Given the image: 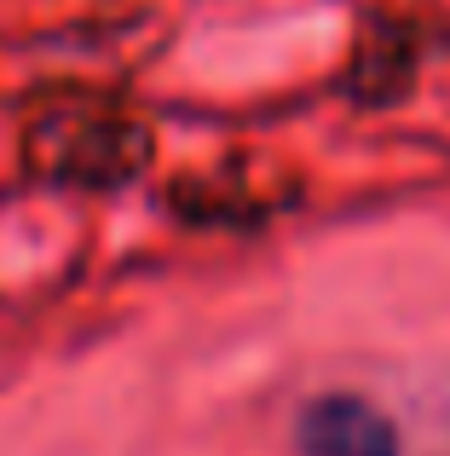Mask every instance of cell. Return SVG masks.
Wrapping results in <instances>:
<instances>
[{"label":"cell","mask_w":450,"mask_h":456,"mask_svg":"<svg viewBox=\"0 0 450 456\" xmlns=\"http://www.w3.org/2000/svg\"><path fill=\"white\" fill-rule=\"evenodd\" d=\"M294 451L301 456H405V434L375 399L352 387H329L294 411Z\"/></svg>","instance_id":"3"},{"label":"cell","mask_w":450,"mask_h":456,"mask_svg":"<svg viewBox=\"0 0 450 456\" xmlns=\"http://www.w3.org/2000/svg\"><path fill=\"white\" fill-rule=\"evenodd\" d=\"M422 58H428L422 23L405 18V12L370 6V12H358L341 87H347V99L358 104V110H393V104H405L410 93H416Z\"/></svg>","instance_id":"2"},{"label":"cell","mask_w":450,"mask_h":456,"mask_svg":"<svg viewBox=\"0 0 450 456\" xmlns=\"http://www.w3.org/2000/svg\"><path fill=\"white\" fill-rule=\"evenodd\" d=\"M283 202L266 197L254 179L243 174V162H220L208 174H185L168 185V214H180L197 232H254L277 214Z\"/></svg>","instance_id":"4"},{"label":"cell","mask_w":450,"mask_h":456,"mask_svg":"<svg viewBox=\"0 0 450 456\" xmlns=\"http://www.w3.org/2000/svg\"><path fill=\"white\" fill-rule=\"evenodd\" d=\"M23 179L46 191H127L157 167V134L145 116L104 93H52L18 134Z\"/></svg>","instance_id":"1"}]
</instances>
